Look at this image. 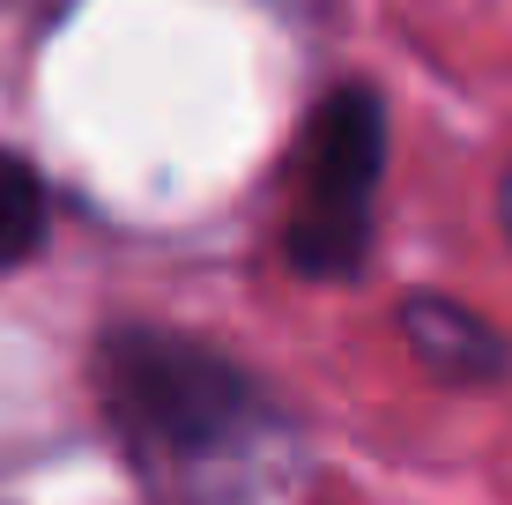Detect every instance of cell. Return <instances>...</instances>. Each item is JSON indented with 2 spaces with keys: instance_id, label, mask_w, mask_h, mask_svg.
Instances as JSON below:
<instances>
[{
  "instance_id": "6da1fadb",
  "label": "cell",
  "mask_w": 512,
  "mask_h": 505,
  "mask_svg": "<svg viewBox=\"0 0 512 505\" xmlns=\"http://www.w3.org/2000/svg\"><path fill=\"white\" fill-rule=\"evenodd\" d=\"M90 372L119 454L164 491H216L282 431V394L238 350L193 327L112 320Z\"/></svg>"
},
{
  "instance_id": "7a4b0ae2",
  "label": "cell",
  "mask_w": 512,
  "mask_h": 505,
  "mask_svg": "<svg viewBox=\"0 0 512 505\" xmlns=\"http://www.w3.org/2000/svg\"><path fill=\"white\" fill-rule=\"evenodd\" d=\"M386 156H394V119L372 82H334L305 112L282 164V223L275 246L282 268L312 290L364 283L379 253V201H386Z\"/></svg>"
},
{
  "instance_id": "3957f363",
  "label": "cell",
  "mask_w": 512,
  "mask_h": 505,
  "mask_svg": "<svg viewBox=\"0 0 512 505\" xmlns=\"http://www.w3.org/2000/svg\"><path fill=\"white\" fill-rule=\"evenodd\" d=\"M394 335L409 364L431 387L446 394H490L512 379V335L490 312H475L468 298H446V290H401L394 305Z\"/></svg>"
},
{
  "instance_id": "277c9868",
  "label": "cell",
  "mask_w": 512,
  "mask_h": 505,
  "mask_svg": "<svg viewBox=\"0 0 512 505\" xmlns=\"http://www.w3.org/2000/svg\"><path fill=\"white\" fill-rule=\"evenodd\" d=\"M52 238V194L45 171L30 164L23 149H0V275L30 268Z\"/></svg>"
},
{
  "instance_id": "5b68a950",
  "label": "cell",
  "mask_w": 512,
  "mask_h": 505,
  "mask_svg": "<svg viewBox=\"0 0 512 505\" xmlns=\"http://www.w3.org/2000/svg\"><path fill=\"white\" fill-rule=\"evenodd\" d=\"M498 223H505V238H512V164H505V179H498Z\"/></svg>"
}]
</instances>
